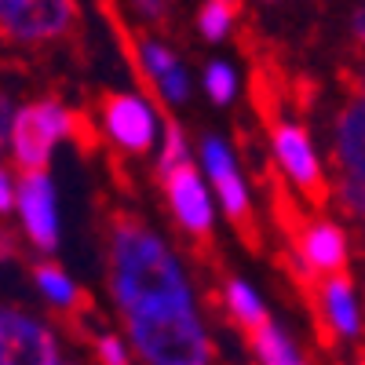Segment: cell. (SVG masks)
<instances>
[{"mask_svg": "<svg viewBox=\"0 0 365 365\" xmlns=\"http://www.w3.org/2000/svg\"><path fill=\"white\" fill-rule=\"evenodd\" d=\"M332 161L344 179L365 182V96L344 103L332 125Z\"/></svg>", "mask_w": 365, "mask_h": 365, "instance_id": "5bb4252c", "label": "cell"}, {"mask_svg": "<svg viewBox=\"0 0 365 365\" xmlns=\"http://www.w3.org/2000/svg\"><path fill=\"white\" fill-rule=\"evenodd\" d=\"M351 88H354V96H365V55L358 58V63L347 70V77H344Z\"/></svg>", "mask_w": 365, "mask_h": 365, "instance_id": "d4e9b609", "label": "cell"}, {"mask_svg": "<svg viewBox=\"0 0 365 365\" xmlns=\"http://www.w3.org/2000/svg\"><path fill=\"white\" fill-rule=\"evenodd\" d=\"M73 132V110L58 99H37L15 113L11 125V158L19 172H48L51 150L58 139H70Z\"/></svg>", "mask_w": 365, "mask_h": 365, "instance_id": "277c9868", "label": "cell"}, {"mask_svg": "<svg viewBox=\"0 0 365 365\" xmlns=\"http://www.w3.org/2000/svg\"><path fill=\"white\" fill-rule=\"evenodd\" d=\"M223 307H227V314L234 318L237 329H245V336H249L252 329H259V325L270 322L263 299H259L245 282H241V278H227V282H223Z\"/></svg>", "mask_w": 365, "mask_h": 365, "instance_id": "e0dca14e", "label": "cell"}, {"mask_svg": "<svg viewBox=\"0 0 365 365\" xmlns=\"http://www.w3.org/2000/svg\"><path fill=\"white\" fill-rule=\"evenodd\" d=\"M205 91H208V99H216L220 106H227L234 99V91H237V73L227 63H208V70H205Z\"/></svg>", "mask_w": 365, "mask_h": 365, "instance_id": "ffe728a7", "label": "cell"}, {"mask_svg": "<svg viewBox=\"0 0 365 365\" xmlns=\"http://www.w3.org/2000/svg\"><path fill=\"white\" fill-rule=\"evenodd\" d=\"M249 347H252L259 365H307L303 354H299V347L289 340V332L278 329L274 322H267V325L249 332Z\"/></svg>", "mask_w": 365, "mask_h": 365, "instance_id": "2e32d148", "label": "cell"}, {"mask_svg": "<svg viewBox=\"0 0 365 365\" xmlns=\"http://www.w3.org/2000/svg\"><path fill=\"white\" fill-rule=\"evenodd\" d=\"M0 365H58L51 329L15 307H0Z\"/></svg>", "mask_w": 365, "mask_h": 365, "instance_id": "30bf717a", "label": "cell"}, {"mask_svg": "<svg viewBox=\"0 0 365 365\" xmlns=\"http://www.w3.org/2000/svg\"><path fill=\"white\" fill-rule=\"evenodd\" d=\"M332 197L340 201V208L354 220H365V182L358 179H336V187H332Z\"/></svg>", "mask_w": 365, "mask_h": 365, "instance_id": "44dd1931", "label": "cell"}, {"mask_svg": "<svg viewBox=\"0 0 365 365\" xmlns=\"http://www.w3.org/2000/svg\"><path fill=\"white\" fill-rule=\"evenodd\" d=\"M201 165L208 168V179L220 194V205L230 216V223L245 234L252 245H256V234H252V201H249V187L241 179V168L230 154V146L220 135H205L201 139Z\"/></svg>", "mask_w": 365, "mask_h": 365, "instance_id": "9c48e42d", "label": "cell"}, {"mask_svg": "<svg viewBox=\"0 0 365 365\" xmlns=\"http://www.w3.org/2000/svg\"><path fill=\"white\" fill-rule=\"evenodd\" d=\"M197 29H201V37H208V41H223L234 29V8L220 4V0H208V4L197 11Z\"/></svg>", "mask_w": 365, "mask_h": 365, "instance_id": "d6986e66", "label": "cell"}, {"mask_svg": "<svg viewBox=\"0 0 365 365\" xmlns=\"http://www.w3.org/2000/svg\"><path fill=\"white\" fill-rule=\"evenodd\" d=\"M11 256H15V237L8 230H0V263L11 259Z\"/></svg>", "mask_w": 365, "mask_h": 365, "instance_id": "83f0119b", "label": "cell"}, {"mask_svg": "<svg viewBox=\"0 0 365 365\" xmlns=\"http://www.w3.org/2000/svg\"><path fill=\"white\" fill-rule=\"evenodd\" d=\"M220 4H230V8H237V4H241V0H220Z\"/></svg>", "mask_w": 365, "mask_h": 365, "instance_id": "f1b7e54d", "label": "cell"}, {"mask_svg": "<svg viewBox=\"0 0 365 365\" xmlns=\"http://www.w3.org/2000/svg\"><path fill=\"white\" fill-rule=\"evenodd\" d=\"M110 289L117 307L132 314L168 303H194L179 259L139 216L110 220Z\"/></svg>", "mask_w": 365, "mask_h": 365, "instance_id": "6da1fadb", "label": "cell"}, {"mask_svg": "<svg viewBox=\"0 0 365 365\" xmlns=\"http://www.w3.org/2000/svg\"><path fill=\"white\" fill-rule=\"evenodd\" d=\"M15 205L22 216V230L41 252H55L58 245V208H55V187L48 172H26L15 187Z\"/></svg>", "mask_w": 365, "mask_h": 365, "instance_id": "8fae6325", "label": "cell"}, {"mask_svg": "<svg viewBox=\"0 0 365 365\" xmlns=\"http://www.w3.org/2000/svg\"><path fill=\"white\" fill-rule=\"evenodd\" d=\"M11 125H15V103L4 88H0V146L11 139Z\"/></svg>", "mask_w": 365, "mask_h": 365, "instance_id": "cb8c5ba5", "label": "cell"}, {"mask_svg": "<svg viewBox=\"0 0 365 365\" xmlns=\"http://www.w3.org/2000/svg\"><path fill=\"white\" fill-rule=\"evenodd\" d=\"M270 146H274V161L282 165L289 187H296L307 201L322 205L329 194V182H325V172L318 165V154L296 120H282L278 113H270Z\"/></svg>", "mask_w": 365, "mask_h": 365, "instance_id": "8992f818", "label": "cell"}, {"mask_svg": "<svg viewBox=\"0 0 365 365\" xmlns=\"http://www.w3.org/2000/svg\"><path fill=\"white\" fill-rule=\"evenodd\" d=\"M11 205H15V182L4 168H0V212H8Z\"/></svg>", "mask_w": 365, "mask_h": 365, "instance_id": "484cf974", "label": "cell"}, {"mask_svg": "<svg viewBox=\"0 0 365 365\" xmlns=\"http://www.w3.org/2000/svg\"><path fill=\"white\" fill-rule=\"evenodd\" d=\"M34 282H37V289L44 292V299L51 303L58 314H91V311H88L91 299L77 289V282H73L58 263H48V259L37 263V267H34Z\"/></svg>", "mask_w": 365, "mask_h": 365, "instance_id": "9a60e30c", "label": "cell"}, {"mask_svg": "<svg viewBox=\"0 0 365 365\" xmlns=\"http://www.w3.org/2000/svg\"><path fill=\"white\" fill-rule=\"evenodd\" d=\"M351 37H354V41H358V48L365 51V4L351 15Z\"/></svg>", "mask_w": 365, "mask_h": 365, "instance_id": "4316f807", "label": "cell"}, {"mask_svg": "<svg viewBox=\"0 0 365 365\" xmlns=\"http://www.w3.org/2000/svg\"><path fill=\"white\" fill-rule=\"evenodd\" d=\"M354 365H365V358H358V361H354Z\"/></svg>", "mask_w": 365, "mask_h": 365, "instance_id": "f546056e", "label": "cell"}, {"mask_svg": "<svg viewBox=\"0 0 365 365\" xmlns=\"http://www.w3.org/2000/svg\"><path fill=\"white\" fill-rule=\"evenodd\" d=\"M103 132L106 139L125 150L132 158H143L154 150L158 143V117H154V106H150L143 96H132V91H110L103 96Z\"/></svg>", "mask_w": 365, "mask_h": 365, "instance_id": "ba28073f", "label": "cell"}, {"mask_svg": "<svg viewBox=\"0 0 365 365\" xmlns=\"http://www.w3.org/2000/svg\"><path fill=\"white\" fill-rule=\"evenodd\" d=\"M132 8L139 11V19H146L150 26H165L172 15V0H132Z\"/></svg>", "mask_w": 365, "mask_h": 365, "instance_id": "603a6c76", "label": "cell"}, {"mask_svg": "<svg viewBox=\"0 0 365 365\" xmlns=\"http://www.w3.org/2000/svg\"><path fill=\"white\" fill-rule=\"evenodd\" d=\"M125 322L128 340L146 365H212V344L194 303L132 311Z\"/></svg>", "mask_w": 365, "mask_h": 365, "instance_id": "7a4b0ae2", "label": "cell"}, {"mask_svg": "<svg viewBox=\"0 0 365 365\" xmlns=\"http://www.w3.org/2000/svg\"><path fill=\"white\" fill-rule=\"evenodd\" d=\"M161 182H165V201L172 208L175 223L190 237H197L201 245L212 241V197L205 190L197 168L194 165H179L175 172L161 175Z\"/></svg>", "mask_w": 365, "mask_h": 365, "instance_id": "7c38bea8", "label": "cell"}, {"mask_svg": "<svg viewBox=\"0 0 365 365\" xmlns=\"http://www.w3.org/2000/svg\"><path fill=\"white\" fill-rule=\"evenodd\" d=\"M77 26V0H0V37L15 44L63 41Z\"/></svg>", "mask_w": 365, "mask_h": 365, "instance_id": "5b68a950", "label": "cell"}, {"mask_svg": "<svg viewBox=\"0 0 365 365\" xmlns=\"http://www.w3.org/2000/svg\"><path fill=\"white\" fill-rule=\"evenodd\" d=\"M314 314L318 325L329 336V344H340V340H358L361 332V307H358V296L347 274H332V278L314 282Z\"/></svg>", "mask_w": 365, "mask_h": 365, "instance_id": "4fadbf2b", "label": "cell"}, {"mask_svg": "<svg viewBox=\"0 0 365 365\" xmlns=\"http://www.w3.org/2000/svg\"><path fill=\"white\" fill-rule=\"evenodd\" d=\"M278 216L289 234L292 256L299 263L303 285H314L322 278H332V274H347V234L340 223L322 216H303L296 205L285 208L282 201H278Z\"/></svg>", "mask_w": 365, "mask_h": 365, "instance_id": "3957f363", "label": "cell"}, {"mask_svg": "<svg viewBox=\"0 0 365 365\" xmlns=\"http://www.w3.org/2000/svg\"><path fill=\"white\" fill-rule=\"evenodd\" d=\"M113 29H117L120 44H125V51H128V58H132L135 73H139L150 88H154L165 103L179 106V103L190 99L187 70H182V63H179V58H175L161 41H154V37H132L128 26H120L117 19H113Z\"/></svg>", "mask_w": 365, "mask_h": 365, "instance_id": "52a82bcc", "label": "cell"}, {"mask_svg": "<svg viewBox=\"0 0 365 365\" xmlns=\"http://www.w3.org/2000/svg\"><path fill=\"white\" fill-rule=\"evenodd\" d=\"M96 358H99V365H132L125 340L113 336V332H99L96 336Z\"/></svg>", "mask_w": 365, "mask_h": 365, "instance_id": "7402d4cb", "label": "cell"}, {"mask_svg": "<svg viewBox=\"0 0 365 365\" xmlns=\"http://www.w3.org/2000/svg\"><path fill=\"white\" fill-rule=\"evenodd\" d=\"M179 165H190V154H187V135L175 120L165 125V139H161V154H158V175H168L175 172Z\"/></svg>", "mask_w": 365, "mask_h": 365, "instance_id": "ac0fdd59", "label": "cell"}]
</instances>
